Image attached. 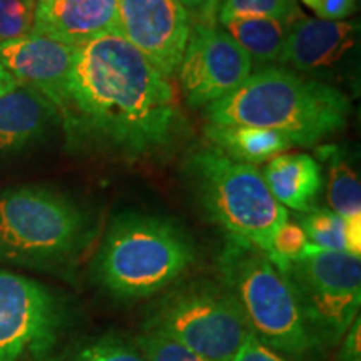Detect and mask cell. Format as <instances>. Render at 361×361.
<instances>
[{"label":"cell","mask_w":361,"mask_h":361,"mask_svg":"<svg viewBox=\"0 0 361 361\" xmlns=\"http://www.w3.org/2000/svg\"><path fill=\"white\" fill-rule=\"evenodd\" d=\"M186 171L201 206L231 241L271 256L274 234L288 211L266 186L256 166L229 159L218 149H204L189 159Z\"/></svg>","instance_id":"8992f818"},{"label":"cell","mask_w":361,"mask_h":361,"mask_svg":"<svg viewBox=\"0 0 361 361\" xmlns=\"http://www.w3.org/2000/svg\"><path fill=\"white\" fill-rule=\"evenodd\" d=\"M360 25L355 22L303 19L291 24L281 62L311 72L335 66L355 47Z\"/></svg>","instance_id":"5bb4252c"},{"label":"cell","mask_w":361,"mask_h":361,"mask_svg":"<svg viewBox=\"0 0 361 361\" xmlns=\"http://www.w3.org/2000/svg\"><path fill=\"white\" fill-rule=\"evenodd\" d=\"M350 101L341 90L295 72L266 67L234 92L206 107L209 126H243L281 133L311 147L345 128Z\"/></svg>","instance_id":"7a4b0ae2"},{"label":"cell","mask_w":361,"mask_h":361,"mask_svg":"<svg viewBox=\"0 0 361 361\" xmlns=\"http://www.w3.org/2000/svg\"><path fill=\"white\" fill-rule=\"evenodd\" d=\"M92 238L89 216L44 188L0 192V263L56 268L74 261Z\"/></svg>","instance_id":"5b68a950"},{"label":"cell","mask_w":361,"mask_h":361,"mask_svg":"<svg viewBox=\"0 0 361 361\" xmlns=\"http://www.w3.org/2000/svg\"><path fill=\"white\" fill-rule=\"evenodd\" d=\"M209 361H231L251 335L250 324L224 284L200 281L171 291L152 306L144 328Z\"/></svg>","instance_id":"52a82bcc"},{"label":"cell","mask_w":361,"mask_h":361,"mask_svg":"<svg viewBox=\"0 0 361 361\" xmlns=\"http://www.w3.org/2000/svg\"><path fill=\"white\" fill-rule=\"evenodd\" d=\"M37 0H0V44L32 34Z\"/></svg>","instance_id":"7402d4cb"},{"label":"cell","mask_w":361,"mask_h":361,"mask_svg":"<svg viewBox=\"0 0 361 361\" xmlns=\"http://www.w3.org/2000/svg\"><path fill=\"white\" fill-rule=\"evenodd\" d=\"M243 17H261L295 24L305 16L296 0H223L218 12L221 24L224 25L229 20Z\"/></svg>","instance_id":"ffe728a7"},{"label":"cell","mask_w":361,"mask_h":361,"mask_svg":"<svg viewBox=\"0 0 361 361\" xmlns=\"http://www.w3.org/2000/svg\"><path fill=\"white\" fill-rule=\"evenodd\" d=\"M119 0H40L32 34L79 47L117 30Z\"/></svg>","instance_id":"4fadbf2b"},{"label":"cell","mask_w":361,"mask_h":361,"mask_svg":"<svg viewBox=\"0 0 361 361\" xmlns=\"http://www.w3.org/2000/svg\"><path fill=\"white\" fill-rule=\"evenodd\" d=\"M308 245V238H306L303 228L300 224L286 221L274 234L273 243H271L269 259L279 266L284 261L298 258Z\"/></svg>","instance_id":"d4e9b609"},{"label":"cell","mask_w":361,"mask_h":361,"mask_svg":"<svg viewBox=\"0 0 361 361\" xmlns=\"http://www.w3.org/2000/svg\"><path fill=\"white\" fill-rule=\"evenodd\" d=\"M62 117L69 141L101 154L141 159L173 141V84L119 32L78 47Z\"/></svg>","instance_id":"6da1fadb"},{"label":"cell","mask_w":361,"mask_h":361,"mask_svg":"<svg viewBox=\"0 0 361 361\" xmlns=\"http://www.w3.org/2000/svg\"><path fill=\"white\" fill-rule=\"evenodd\" d=\"M319 19L340 22L355 12V0H322L314 8Z\"/></svg>","instance_id":"f1b7e54d"},{"label":"cell","mask_w":361,"mask_h":361,"mask_svg":"<svg viewBox=\"0 0 361 361\" xmlns=\"http://www.w3.org/2000/svg\"><path fill=\"white\" fill-rule=\"evenodd\" d=\"M37 2H40V0H37Z\"/></svg>","instance_id":"1f68e13d"},{"label":"cell","mask_w":361,"mask_h":361,"mask_svg":"<svg viewBox=\"0 0 361 361\" xmlns=\"http://www.w3.org/2000/svg\"><path fill=\"white\" fill-rule=\"evenodd\" d=\"M231 361H291L288 360L286 356L279 353V351L273 350L271 346L266 345L256 338L255 335H251L246 338L245 343L241 345V348L236 351V355L233 356Z\"/></svg>","instance_id":"484cf974"},{"label":"cell","mask_w":361,"mask_h":361,"mask_svg":"<svg viewBox=\"0 0 361 361\" xmlns=\"http://www.w3.org/2000/svg\"><path fill=\"white\" fill-rule=\"evenodd\" d=\"M318 156L326 164V201L346 221L361 219V183L350 161L336 146H323Z\"/></svg>","instance_id":"d6986e66"},{"label":"cell","mask_w":361,"mask_h":361,"mask_svg":"<svg viewBox=\"0 0 361 361\" xmlns=\"http://www.w3.org/2000/svg\"><path fill=\"white\" fill-rule=\"evenodd\" d=\"M178 71L186 101L192 107H207L245 84L252 61L216 24H192Z\"/></svg>","instance_id":"30bf717a"},{"label":"cell","mask_w":361,"mask_h":361,"mask_svg":"<svg viewBox=\"0 0 361 361\" xmlns=\"http://www.w3.org/2000/svg\"><path fill=\"white\" fill-rule=\"evenodd\" d=\"M264 183L283 207L311 213L322 191V168L310 154L293 152L268 161L263 169Z\"/></svg>","instance_id":"2e32d148"},{"label":"cell","mask_w":361,"mask_h":361,"mask_svg":"<svg viewBox=\"0 0 361 361\" xmlns=\"http://www.w3.org/2000/svg\"><path fill=\"white\" fill-rule=\"evenodd\" d=\"M313 246L346 252V221L328 209H314L300 224Z\"/></svg>","instance_id":"44dd1931"},{"label":"cell","mask_w":361,"mask_h":361,"mask_svg":"<svg viewBox=\"0 0 361 361\" xmlns=\"http://www.w3.org/2000/svg\"><path fill=\"white\" fill-rule=\"evenodd\" d=\"M57 116L47 97L27 85H17L0 97V151L20 149L39 139Z\"/></svg>","instance_id":"9a60e30c"},{"label":"cell","mask_w":361,"mask_h":361,"mask_svg":"<svg viewBox=\"0 0 361 361\" xmlns=\"http://www.w3.org/2000/svg\"><path fill=\"white\" fill-rule=\"evenodd\" d=\"M276 268L290 279L310 328L319 343L341 341L361 305V259L308 245Z\"/></svg>","instance_id":"ba28073f"},{"label":"cell","mask_w":361,"mask_h":361,"mask_svg":"<svg viewBox=\"0 0 361 361\" xmlns=\"http://www.w3.org/2000/svg\"><path fill=\"white\" fill-rule=\"evenodd\" d=\"M301 2H303L305 6H308L310 8H313V11H314L316 6H318V4L322 2V0H301Z\"/></svg>","instance_id":"4dcf8cb0"},{"label":"cell","mask_w":361,"mask_h":361,"mask_svg":"<svg viewBox=\"0 0 361 361\" xmlns=\"http://www.w3.org/2000/svg\"><path fill=\"white\" fill-rule=\"evenodd\" d=\"M221 273L256 338L288 356L318 350L322 343L306 322L295 286L263 251L229 239Z\"/></svg>","instance_id":"277c9868"},{"label":"cell","mask_w":361,"mask_h":361,"mask_svg":"<svg viewBox=\"0 0 361 361\" xmlns=\"http://www.w3.org/2000/svg\"><path fill=\"white\" fill-rule=\"evenodd\" d=\"M75 361H147L134 343L117 336H102L85 345Z\"/></svg>","instance_id":"cb8c5ba5"},{"label":"cell","mask_w":361,"mask_h":361,"mask_svg":"<svg viewBox=\"0 0 361 361\" xmlns=\"http://www.w3.org/2000/svg\"><path fill=\"white\" fill-rule=\"evenodd\" d=\"M134 345L147 361H209L171 338L146 329L134 338Z\"/></svg>","instance_id":"603a6c76"},{"label":"cell","mask_w":361,"mask_h":361,"mask_svg":"<svg viewBox=\"0 0 361 361\" xmlns=\"http://www.w3.org/2000/svg\"><path fill=\"white\" fill-rule=\"evenodd\" d=\"M17 85L20 84L12 78V74L6 69V67L0 64V97H2L4 94L11 92L12 89L17 87Z\"/></svg>","instance_id":"f546056e"},{"label":"cell","mask_w":361,"mask_h":361,"mask_svg":"<svg viewBox=\"0 0 361 361\" xmlns=\"http://www.w3.org/2000/svg\"><path fill=\"white\" fill-rule=\"evenodd\" d=\"M192 20L179 0H119L117 32L166 78L183 61Z\"/></svg>","instance_id":"8fae6325"},{"label":"cell","mask_w":361,"mask_h":361,"mask_svg":"<svg viewBox=\"0 0 361 361\" xmlns=\"http://www.w3.org/2000/svg\"><path fill=\"white\" fill-rule=\"evenodd\" d=\"M206 134L218 151L245 164H261L283 154L293 144L276 130L243 126H206Z\"/></svg>","instance_id":"e0dca14e"},{"label":"cell","mask_w":361,"mask_h":361,"mask_svg":"<svg viewBox=\"0 0 361 361\" xmlns=\"http://www.w3.org/2000/svg\"><path fill=\"white\" fill-rule=\"evenodd\" d=\"M194 20L192 24H216L223 0H179Z\"/></svg>","instance_id":"4316f807"},{"label":"cell","mask_w":361,"mask_h":361,"mask_svg":"<svg viewBox=\"0 0 361 361\" xmlns=\"http://www.w3.org/2000/svg\"><path fill=\"white\" fill-rule=\"evenodd\" d=\"M75 54L74 45L29 34L0 44V64L17 82L37 90L61 112L67 101Z\"/></svg>","instance_id":"7c38bea8"},{"label":"cell","mask_w":361,"mask_h":361,"mask_svg":"<svg viewBox=\"0 0 361 361\" xmlns=\"http://www.w3.org/2000/svg\"><path fill=\"white\" fill-rule=\"evenodd\" d=\"M61 324V305L44 284L0 269V361L47 356Z\"/></svg>","instance_id":"9c48e42d"},{"label":"cell","mask_w":361,"mask_h":361,"mask_svg":"<svg viewBox=\"0 0 361 361\" xmlns=\"http://www.w3.org/2000/svg\"><path fill=\"white\" fill-rule=\"evenodd\" d=\"M338 361H361V322L360 316L355 319L345 336L341 338V350Z\"/></svg>","instance_id":"83f0119b"},{"label":"cell","mask_w":361,"mask_h":361,"mask_svg":"<svg viewBox=\"0 0 361 361\" xmlns=\"http://www.w3.org/2000/svg\"><path fill=\"white\" fill-rule=\"evenodd\" d=\"M192 238L161 216L126 213L112 221L96 258V276L123 300L168 290L196 261Z\"/></svg>","instance_id":"3957f363"},{"label":"cell","mask_w":361,"mask_h":361,"mask_svg":"<svg viewBox=\"0 0 361 361\" xmlns=\"http://www.w3.org/2000/svg\"><path fill=\"white\" fill-rule=\"evenodd\" d=\"M228 34L241 45L256 64L281 62L291 24L261 17H243L224 24Z\"/></svg>","instance_id":"ac0fdd59"}]
</instances>
